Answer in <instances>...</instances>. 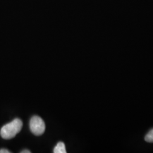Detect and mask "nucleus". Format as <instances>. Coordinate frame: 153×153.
<instances>
[{"label":"nucleus","mask_w":153,"mask_h":153,"mask_svg":"<svg viewBox=\"0 0 153 153\" xmlns=\"http://www.w3.org/2000/svg\"><path fill=\"white\" fill-rule=\"evenodd\" d=\"M22 126V120L19 119H15L14 120L2 127L0 131V135L4 139H11L20 132Z\"/></svg>","instance_id":"nucleus-1"},{"label":"nucleus","mask_w":153,"mask_h":153,"mask_svg":"<svg viewBox=\"0 0 153 153\" xmlns=\"http://www.w3.org/2000/svg\"><path fill=\"white\" fill-rule=\"evenodd\" d=\"M30 128L35 136H41L45 130V125L43 120L38 116H33L30 121Z\"/></svg>","instance_id":"nucleus-2"},{"label":"nucleus","mask_w":153,"mask_h":153,"mask_svg":"<svg viewBox=\"0 0 153 153\" xmlns=\"http://www.w3.org/2000/svg\"><path fill=\"white\" fill-rule=\"evenodd\" d=\"M54 153H66V151L65 145L64 143L62 142H59L57 145L55 146L53 150Z\"/></svg>","instance_id":"nucleus-3"},{"label":"nucleus","mask_w":153,"mask_h":153,"mask_svg":"<svg viewBox=\"0 0 153 153\" xmlns=\"http://www.w3.org/2000/svg\"><path fill=\"white\" fill-rule=\"evenodd\" d=\"M145 140L147 142L153 143V129L148 132L145 137Z\"/></svg>","instance_id":"nucleus-4"},{"label":"nucleus","mask_w":153,"mask_h":153,"mask_svg":"<svg viewBox=\"0 0 153 153\" xmlns=\"http://www.w3.org/2000/svg\"><path fill=\"white\" fill-rule=\"evenodd\" d=\"M10 152H9L8 150L5 149H2L0 150V153H10Z\"/></svg>","instance_id":"nucleus-5"},{"label":"nucleus","mask_w":153,"mask_h":153,"mask_svg":"<svg viewBox=\"0 0 153 153\" xmlns=\"http://www.w3.org/2000/svg\"><path fill=\"white\" fill-rule=\"evenodd\" d=\"M21 153H31V152L30 151V150H23L22 151Z\"/></svg>","instance_id":"nucleus-6"}]
</instances>
